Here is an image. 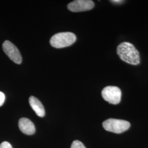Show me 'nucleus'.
I'll return each instance as SVG.
<instances>
[{"label":"nucleus","instance_id":"9d476101","mask_svg":"<svg viewBox=\"0 0 148 148\" xmlns=\"http://www.w3.org/2000/svg\"><path fill=\"white\" fill-rule=\"evenodd\" d=\"M0 148H12L10 143L7 142H3L0 144Z\"/></svg>","mask_w":148,"mask_h":148},{"label":"nucleus","instance_id":"9b49d317","mask_svg":"<svg viewBox=\"0 0 148 148\" xmlns=\"http://www.w3.org/2000/svg\"><path fill=\"white\" fill-rule=\"evenodd\" d=\"M5 101V95L3 93L0 91V106H2Z\"/></svg>","mask_w":148,"mask_h":148},{"label":"nucleus","instance_id":"6e6552de","mask_svg":"<svg viewBox=\"0 0 148 148\" xmlns=\"http://www.w3.org/2000/svg\"><path fill=\"white\" fill-rule=\"evenodd\" d=\"M29 101L32 109L35 112L37 116L42 117L45 115V110L44 106L41 102L37 98L34 96H31L29 98Z\"/></svg>","mask_w":148,"mask_h":148},{"label":"nucleus","instance_id":"39448f33","mask_svg":"<svg viewBox=\"0 0 148 148\" xmlns=\"http://www.w3.org/2000/svg\"><path fill=\"white\" fill-rule=\"evenodd\" d=\"M2 48L6 55L11 60L17 64H21L22 62L21 54L16 46L9 41H5Z\"/></svg>","mask_w":148,"mask_h":148},{"label":"nucleus","instance_id":"7ed1b4c3","mask_svg":"<svg viewBox=\"0 0 148 148\" xmlns=\"http://www.w3.org/2000/svg\"><path fill=\"white\" fill-rule=\"evenodd\" d=\"M130 126V123L127 121L115 119H108L103 123V126L106 131L117 134L126 131Z\"/></svg>","mask_w":148,"mask_h":148},{"label":"nucleus","instance_id":"20e7f679","mask_svg":"<svg viewBox=\"0 0 148 148\" xmlns=\"http://www.w3.org/2000/svg\"><path fill=\"white\" fill-rule=\"evenodd\" d=\"M101 95L105 101L115 105L121 101V90L116 86H107L102 90Z\"/></svg>","mask_w":148,"mask_h":148},{"label":"nucleus","instance_id":"f257e3e1","mask_svg":"<svg viewBox=\"0 0 148 148\" xmlns=\"http://www.w3.org/2000/svg\"><path fill=\"white\" fill-rule=\"evenodd\" d=\"M117 54L122 60L136 65L140 63V56L134 45L128 42L120 43L117 47Z\"/></svg>","mask_w":148,"mask_h":148},{"label":"nucleus","instance_id":"423d86ee","mask_svg":"<svg viewBox=\"0 0 148 148\" xmlns=\"http://www.w3.org/2000/svg\"><path fill=\"white\" fill-rule=\"evenodd\" d=\"M95 6L93 1L90 0H76L68 5L69 11L73 12H80L89 11Z\"/></svg>","mask_w":148,"mask_h":148},{"label":"nucleus","instance_id":"0eeeda50","mask_svg":"<svg viewBox=\"0 0 148 148\" xmlns=\"http://www.w3.org/2000/svg\"><path fill=\"white\" fill-rule=\"evenodd\" d=\"M19 128L27 135H32L35 132V127L32 121L27 118H21L19 121Z\"/></svg>","mask_w":148,"mask_h":148},{"label":"nucleus","instance_id":"f8f14e48","mask_svg":"<svg viewBox=\"0 0 148 148\" xmlns=\"http://www.w3.org/2000/svg\"><path fill=\"white\" fill-rule=\"evenodd\" d=\"M112 3H116V4H120L124 2V1H121V0H114V1H110Z\"/></svg>","mask_w":148,"mask_h":148},{"label":"nucleus","instance_id":"f03ea898","mask_svg":"<svg viewBox=\"0 0 148 148\" xmlns=\"http://www.w3.org/2000/svg\"><path fill=\"white\" fill-rule=\"evenodd\" d=\"M76 40V37L74 33L63 32L53 35L50 40V43L53 47L62 48L71 46Z\"/></svg>","mask_w":148,"mask_h":148},{"label":"nucleus","instance_id":"1a4fd4ad","mask_svg":"<svg viewBox=\"0 0 148 148\" xmlns=\"http://www.w3.org/2000/svg\"><path fill=\"white\" fill-rule=\"evenodd\" d=\"M71 148H86L84 144L80 142L79 140H75L74 141L71 145Z\"/></svg>","mask_w":148,"mask_h":148}]
</instances>
